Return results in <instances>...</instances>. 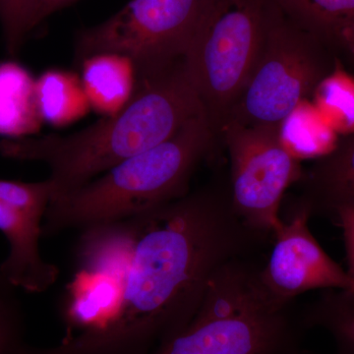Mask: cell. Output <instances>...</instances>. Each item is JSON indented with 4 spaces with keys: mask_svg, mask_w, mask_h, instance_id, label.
<instances>
[{
    "mask_svg": "<svg viewBox=\"0 0 354 354\" xmlns=\"http://www.w3.org/2000/svg\"><path fill=\"white\" fill-rule=\"evenodd\" d=\"M120 223L111 313L95 329L32 354H151L187 329L216 272L249 257L268 236L237 215L230 183L220 179Z\"/></svg>",
    "mask_w": 354,
    "mask_h": 354,
    "instance_id": "6da1fadb",
    "label": "cell"
},
{
    "mask_svg": "<svg viewBox=\"0 0 354 354\" xmlns=\"http://www.w3.org/2000/svg\"><path fill=\"white\" fill-rule=\"evenodd\" d=\"M203 113L180 62L155 75L138 77L134 95L118 113L66 136L3 140L0 155L48 165L53 199L162 143Z\"/></svg>",
    "mask_w": 354,
    "mask_h": 354,
    "instance_id": "7a4b0ae2",
    "label": "cell"
},
{
    "mask_svg": "<svg viewBox=\"0 0 354 354\" xmlns=\"http://www.w3.org/2000/svg\"><path fill=\"white\" fill-rule=\"evenodd\" d=\"M218 139L206 114H199L162 143L53 198L44 236L127 220L180 199Z\"/></svg>",
    "mask_w": 354,
    "mask_h": 354,
    "instance_id": "3957f363",
    "label": "cell"
},
{
    "mask_svg": "<svg viewBox=\"0 0 354 354\" xmlns=\"http://www.w3.org/2000/svg\"><path fill=\"white\" fill-rule=\"evenodd\" d=\"M249 257L227 263L209 281L187 329L151 354H291L306 332L301 308L263 283Z\"/></svg>",
    "mask_w": 354,
    "mask_h": 354,
    "instance_id": "277c9868",
    "label": "cell"
},
{
    "mask_svg": "<svg viewBox=\"0 0 354 354\" xmlns=\"http://www.w3.org/2000/svg\"><path fill=\"white\" fill-rule=\"evenodd\" d=\"M274 0H209L184 57L218 138L259 59Z\"/></svg>",
    "mask_w": 354,
    "mask_h": 354,
    "instance_id": "5b68a950",
    "label": "cell"
},
{
    "mask_svg": "<svg viewBox=\"0 0 354 354\" xmlns=\"http://www.w3.org/2000/svg\"><path fill=\"white\" fill-rule=\"evenodd\" d=\"M337 59L327 44L288 17L274 0L259 59L225 125L281 127L313 95Z\"/></svg>",
    "mask_w": 354,
    "mask_h": 354,
    "instance_id": "8992f818",
    "label": "cell"
},
{
    "mask_svg": "<svg viewBox=\"0 0 354 354\" xmlns=\"http://www.w3.org/2000/svg\"><path fill=\"white\" fill-rule=\"evenodd\" d=\"M209 0H131L101 24L79 32L78 62L97 53L129 58L148 77L184 60Z\"/></svg>",
    "mask_w": 354,
    "mask_h": 354,
    "instance_id": "52a82bcc",
    "label": "cell"
},
{
    "mask_svg": "<svg viewBox=\"0 0 354 354\" xmlns=\"http://www.w3.org/2000/svg\"><path fill=\"white\" fill-rule=\"evenodd\" d=\"M221 136L230 153L234 208L249 227L270 236L283 220L286 191L302 176L299 158L283 143L279 128L228 123Z\"/></svg>",
    "mask_w": 354,
    "mask_h": 354,
    "instance_id": "ba28073f",
    "label": "cell"
},
{
    "mask_svg": "<svg viewBox=\"0 0 354 354\" xmlns=\"http://www.w3.org/2000/svg\"><path fill=\"white\" fill-rule=\"evenodd\" d=\"M53 197L48 178L36 183L0 179V232L9 245L0 270L18 290L32 295L50 290L59 278L57 266L44 259L41 249Z\"/></svg>",
    "mask_w": 354,
    "mask_h": 354,
    "instance_id": "9c48e42d",
    "label": "cell"
},
{
    "mask_svg": "<svg viewBox=\"0 0 354 354\" xmlns=\"http://www.w3.org/2000/svg\"><path fill=\"white\" fill-rule=\"evenodd\" d=\"M310 209L298 201L288 221L272 232L269 259L260 276L267 290L283 301L311 290H351L348 272L328 255L309 227Z\"/></svg>",
    "mask_w": 354,
    "mask_h": 354,
    "instance_id": "30bf717a",
    "label": "cell"
},
{
    "mask_svg": "<svg viewBox=\"0 0 354 354\" xmlns=\"http://www.w3.org/2000/svg\"><path fill=\"white\" fill-rule=\"evenodd\" d=\"M299 202L311 212L332 216L342 208H354V133L342 137L335 148L302 171Z\"/></svg>",
    "mask_w": 354,
    "mask_h": 354,
    "instance_id": "8fae6325",
    "label": "cell"
},
{
    "mask_svg": "<svg viewBox=\"0 0 354 354\" xmlns=\"http://www.w3.org/2000/svg\"><path fill=\"white\" fill-rule=\"evenodd\" d=\"M84 90L91 108L104 116L118 113L136 90L138 76L129 58L113 53H97L84 58Z\"/></svg>",
    "mask_w": 354,
    "mask_h": 354,
    "instance_id": "7c38bea8",
    "label": "cell"
},
{
    "mask_svg": "<svg viewBox=\"0 0 354 354\" xmlns=\"http://www.w3.org/2000/svg\"><path fill=\"white\" fill-rule=\"evenodd\" d=\"M43 118L36 97V79L15 62H0V135L7 139L31 137Z\"/></svg>",
    "mask_w": 354,
    "mask_h": 354,
    "instance_id": "4fadbf2b",
    "label": "cell"
},
{
    "mask_svg": "<svg viewBox=\"0 0 354 354\" xmlns=\"http://www.w3.org/2000/svg\"><path fill=\"white\" fill-rule=\"evenodd\" d=\"M36 97L44 122L55 127L81 120L92 109L81 78L67 70L44 71L36 79Z\"/></svg>",
    "mask_w": 354,
    "mask_h": 354,
    "instance_id": "5bb4252c",
    "label": "cell"
},
{
    "mask_svg": "<svg viewBox=\"0 0 354 354\" xmlns=\"http://www.w3.org/2000/svg\"><path fill=\"white\" fill-rule=\"evenodd\" d=\"M306 330H326L334 339L335 353L354 354V290H323L301 308Z\"/></svg>",
    "mask_w": 354,
    "mask_h": 354,
    "instance_id": "9a60e30c",
    "label": "cell"
},
{
    "mask_svg": "<svg viewBox=\"0 0 354 354\" xmlns=\"http://www.w3.org/2000/svg\"><path fill=\"white\" fill-rule=\"evenodd\" d=\"M279 135L297 158L323 157L335 148L339 139L308 100L302 102L281 123Z\"/></svg>",
    "mask_w": 354,
    "mask_h": 354,
    "instance_id": "2e32d148",
    "label": "cell"
},
{
    "mask_svg": "<svg viewBox=\"0 0 354 354\" xmlns=\"http://www.w3.org/2000/svg\"><path fill=\"white\" fill-rule=\"evenodd\" d=\"M313 102L323 120L339 136L354 133V76L339 58L335 68L317 86Z\"/></svg>",
    "mask_w": 354,
    "mask_h": 354,
    "instance_id": "e0dca14e",
    "label": "cell"
},
{
    "mask_svg": "<svg viewBox=\"0 0 354 354\" xmlns=\"http://www.w3.org/2000/svg\"><path fill=\"white\" fill-rule=\"evenodd\" d=\"M276 1L288 17L326 44L339 28L354 19V0Z\"/></svg>",
    "mask_w": 354,
    "mask_h": 354,
    "instance_id": "ac0fdd59",
    "label": "cell"
},
{
    "mask_svg": "<svg viewBox=\"0 0 354 354\" xmlns=\"http://www.w3.org/2000/svg\"><path fill=\"white\" fill-rule=\"evenodd\" d=\"M18 290L0 270V354H27L30 348Z\"/></svg>",
    "mask_w": 354,
    "mask_h": 354,
    "instance_id": "d6986e66",
    "label": "cell"
},
{
    "mask_svg": "<svg viewBox=\"0 0 354 354\" xmlns=\"http://www.w3.org/2000/svg\"><path fill=\"white\" fill-rule=\"evenodd\" d=\"M32 0H0V22L6 50L15 55L29 34V15Z\"/></svg>",
    "mask_w": 354,
    "mask_h": 354,
    "instance_id": "ffe728a7",
    "label": "cell"
},
{
    "mask_svg": "<svg viewBox=\"0 0 354 354\" xmlns=\"http://www.w3.org/2000/svg\"><path fill=\"white\" fill-rule=\"evenodd\" d=\"M342 227L344 234V246H346V259H348V274L354 290V208H342L337 209L332 216Z\"/></svg>",
    "mask_w": 354,
    "mask_h": 354,
    "instance_id": "44dd1931",
    "label": "cell"
},
{
    "mask_svg": "<svg viewBox=\"0 0 354 354\" xmlns=\"http://www.w3.org/2000/svg\"><path fill=\"white\" fill-rule=\"evenodd\" d=\"M327 44L339 59L344 58L354 65V19L339 28Z\"/></svg>",
    "mask_w": 354,
    "mask_h": 354,
    "instance_id": "7402d4cb",
    "label": "cell"
},
{
    "mask_svg": "<svg viewBox=\"0 0 354 354\" xmlns=\"http://www.w3.org/2000/svg\"><path fill=\"white\" fill-rule=\"evenodd\" d=\"M77 0H32L29 15V32L51 14L57 12Z\"/></svg>",
    "mask_w": 354,
    "mask_h": 354,
    "instance_id": "603a6c76",
    "label": "cell"
},
{
    "mask_svg": "<svg viewBox=\"0 0 354 354\" xmlns=\"http://www.w3.org/2000/svg\"><path fill=\"white\" fill-rule=\"evenodd\" d=\"M291 354H315V353H311V351H304V349H302V348H299V349H298V351H295V353H291Z\"/></svg>",
    "mask_w": 354,
    "mask_h": 354,
    "instance_id": "cb8c5ba5",
    "label": "cell"
}]
</instances>
